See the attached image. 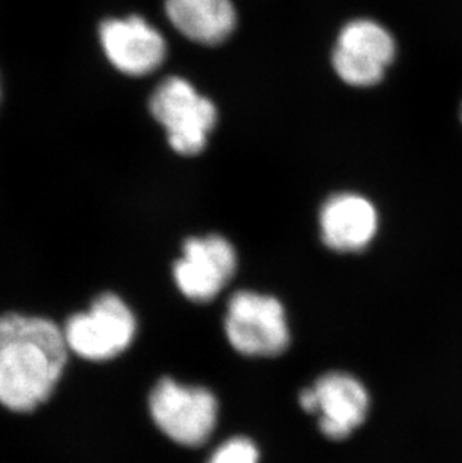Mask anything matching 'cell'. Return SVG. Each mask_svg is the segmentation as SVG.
Returning a JSON list of instances; mask_svg holds the SVG:
<instances>
[{
	"mask_svg": "<svg viewBox=\"0 0 462 463\" xmlns=\"http://www.w3.org/2000/svg\"><path fill=\"white\" fill-rule=\"evenodd\" d=\"M377 212L367 198L356 194H338L324 203L320 213L322 239L338 252L367 248L377 232Z\"/></svg>",
	"mask_w": 462,
	"mask_h": 463,
	"instance_id": "obj_10",
	"label": "cell"
},
{
	"mask_svg": "<svg viewBox=\"0 0 462 463\" xmlns=\"http://www.w3.org/2000/svg\"><path fill=\"white\" fill-rule=\"evenodd\" d=\"M63 328L41 317L0 315V405L31 412L52 396L68 360Z\"/></svg>",
	"mask_w": 462,
	"mask_h": 463,
	"instance_id": "obj_1",
	"label": "cell"
},
{
	"mask_svg": "<svg viewBox=\"0 0 462 463\" xmlns=\"http://www.w3.org/2000/svg\"><path fill=\"white\" fill-rule=\"evenodd\" d=\"M236 262L235 248L224 237L189 239L175 264L176 284L194 302H209L230 282Z\"/></svg>",
	"mask_w": 462,
	"mask_h": 463,
	"instance_id": "obj_7",
	"label": "cell"
},
{
	"mask_svg": "<svg viewBox=\"0 0 462 463\" xmlns=\"http://www.w3.org/2000/svg\"><path fill=\"white\" fill-rule=\"evenodd\" d=\"M149 109L166 128L171 149L184 156H196L206 149L218 118L214 102L180 77H168L153 90Z\"/></svg>",
	"mask_w": 462,
	"mask_h": 463,
	"instance_id": "obj_2",
	"label": "cell"
},
{
	"mask_svg": "<svg viewBox=\"0 0 462 463\" xmlns=\"http://www.w3.org/2000/svg\"><path fill=\"white\" fill-rule=\"evenodd\" d=\"M153 421L167 437L182 446L205 444L214 432L218 403L209 390L159 381L149 398Z\"/></svg>",
	"mask_w": 462,
	"mask_h": 463,
	"instance_id": "obj_4",
	"label": "cell"
},
{
	"mask_svg": "<svg viewBox=\"0 0 462 463\" xmlns=\"http://www.w3.org/2000/svg\"><path fill=\"white\" fill-rule=\"evenodd\" d=\"M137 323L132 310L113 293L98 296L88 312L75 314L63 326L66 345L92 362L114 359L131 345Z\"/></svg>",
	"mask_w": 462,
	"mask_h": 463,
	"instance_id": "obj_3",
	"label": "cell"
},
{
	"mask_svg": "<svg viewBox=\"0 0 462 463\" xmlns=\"http://www.w3.org/2000/svg\"><path fill=\"white\" fill-rule=\"evenodd\" d=\"M171 24L201 45H219L235 32V5L231 0H166Z\"/></svg>",
	"mask_w": 462,
	"mask_h": 463,
	"instance_id": "obj_11",
	"label": "cell"
},
{
	"mask_svg": "<svg viewBox=\"0 0 462 463\" xmlns=\"http://www.w3.org/2000/svg\"><path fill=\"white\" fill-rule=\"evenodd\" d=\"M209 463H258L257 447L246 438H233L215 451Z\"/></svg>",
	"mask_w": 462,
	"mask_h": 463,
	"instance_id": "obj_12",
	"label": "cell"
},
{
	"mask_svg": "<svg viewBox=\"0 0 462 463\" xmlns=\"http://www.w3.org/2000/svg\"><path fill=\"white\" fill-rule=\"evenodd\" d=\"M461 118H462V111H461Z\"/></svg>",
	"mask_w": 462,
	"mask_h": 463,
	"instance_id": "obj_13",
	"label": "cell"
},
{
	"mask_svg": "<svg viewBox=\"0 0 462 463\" xmlns=\"http://www.w3.org/2000/svg\"><path fill=\"white\" fill-rule=\"evenodd\" d=\"M226 335L240 354L274 357L290 342L284 307L276 298L239 291L230 298Z\"/></svg>",
	"mask_w": 462,
	"mask_h": 463,
	"instance_id": "obj_5",
	"label": "cell"
},
{
	"mask_svg": "<svg viewBox=\"0 0 462 463\" xmlns=\"http://www.w3.org/2000/svg\"><path fill=\"white\" fill-rule=\"evenodd\" d=\"M313 393L320 429L331 439H344L367 419V389L351 375L341 372L326 373L315 383Z\"/></svg>",
	"mask_w": 462,
	"mask_h": 463,
	"instance_id": "obj_9",
	"label": "cell"
},
{
	"mask_svg": "<svg viewBox=\"0 0 462 463\" xmlns=\"http://www.w3.org/2000/svg\"><path fill=\"white\" fill-rule=\"evenodd\" d=\"M397 52L392 35L372 20H354L341 31L332 63L340 79L354 88H370L383 80Z\"/></svg>",
	"mask_w": 462,
	"mask_h": 463,
	"instance_id": "obj_6",
	"label": "cell"
},
{
	"mask_svg": "<svg viewBox=\"0 0 462 463\" xmlns=\"http://www.w3.org/2000/svg\"><path fill=\"white\" fill-rule=\"evenodd\" d=\"M100 38L109 61L123 74H150L166 59V41L139 15L107 20L101 24Z\"/></svg>",
	"mask_w": 462,
	"mask_h": 463,
	"instance_id": "obj_8",
	"label": "cell"
}]
</instances>
